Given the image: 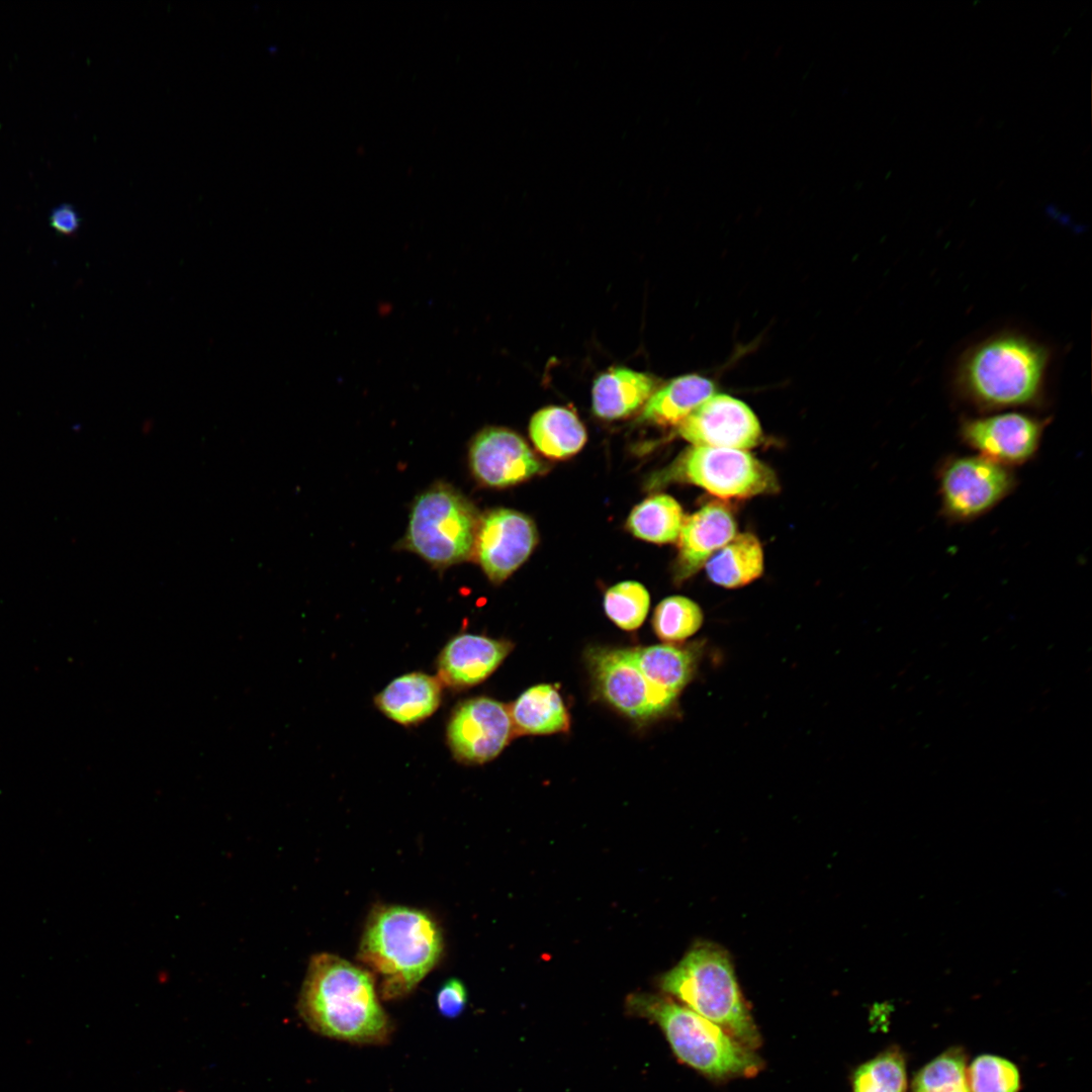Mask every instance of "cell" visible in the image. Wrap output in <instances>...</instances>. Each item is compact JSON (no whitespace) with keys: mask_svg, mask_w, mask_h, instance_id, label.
Masks as SVG:
<instances>
[{"mask_svg":"<svg viewBox=\"0 0 1092 1092\" xmlns=\"http://www.w3.org/2000/svg\"><path fill=\"white\" fill-rule=\"evenodd\" d=\"M1051 349L1026 333L996 332L967 348L951 378L956 398L975 414L1036 410L1046 400Z\"/></svg>","mask_w":1092,"mask_h":1092,"instance_id":"cell-1","label":"cell"},{"mask_svg":"<svg viewBox=\"0 0 1092 1092\" xmlns=\"http://www.w3.org/2000/svg\"><path fill=\"white\" fill-rule=\"evenodd\" d=\"M298 1003L306 1024L331 1038L378 1044L391 1033L373 975L336 954L312 957Z\"/></svg>","mask_w":1092,"mask_h":1092,"instance_id":"cell-2","label":"cell"},{"mask_svg":"<svg viewBox=\"0 0 1092 1092\" xmlns=\"http://www.w3.org/2000/svg\"><path fill=\"white\" fill-rule=\"evenodd\" d=\"M443 949L441 931L425 912L404 906H379L366 923L358 960L380 979L385 1000L411 993L434 969Z\"/></svg>","mask_w":1092,"mask_h":1092,"instance_id":"cell-3","label":"cell"},{"mask_svg":"<svg viewBox=\"0 0 1092 1092\" xmlns=\"http://www.w3.org/2000/svg\"><path fill=\"white\" fill-rule=\"evenodd\" d=\"M663 992L720 1026L749 1050L760 1044V1035L739 989L732 962L721 946L696 943L659 980Z\"/></svg>","mask_w":1092,"mask_h":1092,"instance_id":"cell-4","label":"cell"},{"mask_svg":"<svg viewBox=\"0 0 1092 1092\" xmlns=\"http://www.w3.org/2000/svg\"><path fill=\"white\" fill-rule=\"evenodd\" d=\"M631 1013L654 1021L679 1061L712 1079L751 1076L760 1069L752 1050L717 1024L665 996H629Z\"/></svg>","mask_w":1092,"mask_h":1092,"instance_id":"cell-5","label":"cell"},{"mask_svg":"<svg viewBox=\"0 0 1092 1092\" xmlns=\"http://www.w3.org/2000/svg\"><path fill=\"white\" fill-rule=\"evenodd\" d=\"M478 522L465 495L438 480L414 498L396 549L414 553L442 571L472 558Z\"/></svg>","mask_w":1092,"mask_h":1092,"instance_id":"cell-6","label":"cell"},{"mask_svg":"<svg viewBox=\"0 0 1092 1092\" xmlns=\"http://www.w3.org/2000/svg\"><path fill=\"white\" fill-rule=\"evenodd\" d=\"M940 515L949 523L974 522L1005 500L1017 487L1012 468L979 454H954L936 468Z\"/></svg>","mask_w":1092,"mask_h":1092,"instance_id":"cell-7","label":"cell"},{"mask_svg":"<svg viewBox=\"0 0 1092 1092\" xmlns=\"http://www.w3.org/2000/svg\"><path fill=\"white\" fill-rule=\"evenodd\" d=\"M1051 422L1050 416L1021 411L965 415L958 436L976 454L1013 469L1036 456Z\"/></svg>","mask_w":1092,"mask_h":1092,"instance_id":"cell-8","label":"cell"},{"mask_svg":"<svg viewBox=\"0 0 1092 1092\" xmlns=\"http://www.w3.org/2000/svg\"><path fill=\"white\" fill-rule=\"evenodd\" d=\"M677 470L686 481L721 498H747L779 489L775 471L744 450L693 446Z\"/></svg>","mask_w":1092,"mask_h":1092,"instance_id":"cell-9","label":"cell"},{"mask_svg":"<svg viewBox=\"0 0 1092 1092\" xmlns=\"http://www.w3.org/2000/svg\"><path fill=\"white\" fill-rule=\"evenodd\" d=\"M586 661L600 696L629 718L652 720L673 706L646 680L632 648H592Z\"/></svg>","mask_w":1092,"mask_h":1092,"instance_id":"cell-10","label":"cell"},{"mask_svg":"<svg viewBox=\"0 0 1092 1092\" xmlns=\"http://www.w3.org/2000/svg\"><path fill=\"white\" fill-rule=\"evenodd\" d=\"M513 735L509 707L487 697L460 703L447 727V741L453 756L467 764H481L495 758Z\"/></svg>","mask_w":1092,"mask_h":1092,"instance_id":"cell-11","label":"cell"},{"mask_svg":"<svg viewBox=\"0 0 1092 1092\" xmlns=\"http://www.w3.org/2000/svg\"><path fill=\"white\" fill-rule=\"evenodd\" d=\"M537 541V528L528 516L494 509L479 518L472 558L492 583H502L530 557Z\"/></svg>","mask_w":1092,"mask_h":1092,"instance_id":"cell-12","label":"cell"},{"mask_svg":"<svg viewBox=\"0 0 1092 1092\" xmlns=\"http://www.w3.org/2000/svg\"><path fill=\"white\" fill-rule=\"evenodd\" d=\"M679 436L693 446L747 451L760 442L762 431L753 411L729 394L715 393L678 426Z\"/></svg>","mask_w":1092,"mask_h":1092,"instance_id":"cell-13","label":"cell"},{"mask_svg":"<svg viewBox=\"0 0 1092 1092\" xmlns=\"http://www.w3.org/2000/svg\"><path fill=\"white\" fill-rule=\"evenodd\" d=\"M469 469L484 486L503 488L523 482L544 470V465L516 432L486 427L470 441Z\"/></svg>","mask_w":1092,"mask_h":1092,"instance_id":"cell-14","label":"cell"},{"mask_svg":"<svg viewBox=\"0 0 1092 1092\" xmlns=\"http://www.w3.org/2000/svg\"><path fill=\"white\" fill-rule=\"evenodd\" d=\"M512 649L513 644L508 640L467 633L457 635L439 655L437 677L452 689L473 687L486 679Z\"/></svg>","mask_w":1092,"mask_h":1092,"instance_id":"cell-15","label":"cell"},{"mask_svg":"<svg viewBox=\"0 0 1092 1092\" xmlns=\"http://www.w3.org/2000/svg\"><path fill=\"white\" fill-rule=\"evenodd\" d=\"M736 534L732 512L720 503H709L685 518L677 539L676 580L682 581L698 572Z\"/></svg>","mask_w":1092,"mask_h":1092,"instance_id":"cell-16","label":"cell"},{"mask_svg":"<svg viewBox=\"0 0 1092 1092\" xmlns=\"http://www.w3.org/2000/svg\"><path fill=\"white\" fill-rule=\"evenodd\" d=\"M632 650L636 664L649 685L673 705L695 674L699 662L696 647L666 643Z\"/></svg>","mask_w":1092,"mask_h":1092,"instance_id":"cell-17","label":"cell"},{"mask_svg":"<svg viewBox=\"0 0 1092 1092\" xmlns=\"http://www.w3.org/2000/svg\"><path fill=\"white\" fill-rule=\"evenodd\" d=\"M441 698L442 684L437 676L410 672L389 682L375 697V705L392 721L412 725L430 717Z\"/></svg>","mask_w":1092,"mask_h":1092,"instance_id":"cell-18","label":"cell"},{"mask_svg":"<svg viewBox=\"0 0 1092 1092\" xmlns=\"http://www.w3.org/2000/svg\"><path fill=\"white\" fill-rule=\"evenodd\" d=\"M654 390V380L646 373L626 367L601 374L593 385V412L603 420L629 417L639 410Z\"/></svg>","mask_w":1092,"mask_h":1092,"instance_id":"cell-19","label":"cell"},{"mask_svg":"<svg viewBox=\"0 0 1092 1092\" xmlns=\"http://www.w3.org/2000/svg\"><path fill=\"white\" fill-rule=\"evenodd\" d=\"M509 709L515 735H548L569 729L568 711L550 684L529 688Z\"/></svg>","mask_w":1092,"mask_h":1092,"instance_id":"cell-20","label":"cell"},{"mask_svg":"<svg viewBox=\"0 0 1092 1092\" xmlns=\"http://www.w3.org/2000/svg\"><path fill=\"white\" fill-rule=\"evenodd\" d=\"M715 390L713 381L698 374L674 378L652 393L644 405L642 420L658 426H678Z\"/></svg>","mask_w":1092,"mask_h":1092,"instance_id":"cell-21","label":"cell"},{"mask_svg":"<svg viewBox=\"0 0 1092 1092\" xmlns=\"http://www.w3.org/2000/svg\"><path fill=\"white\" fill-rule=\"evenodd\" d=\"M705 567L709 579L717 585L725 588L744 586L763 573L761 543L752 533L736 534L708 559Z\"/></svg>","mask_w":1092,"mask_h":1092,"instance_id":"cell-22","label":"cell"},{"mask_svg":"<svg viewBox=\"0 0 1092 1092\" xmlns=\"http://www.w3.org/2000/svg\"><path fill=\"white\" fill-rule=\"evenodd\" d=\"M529 433L536 449L551 459H566L584 446L587 434L572 411L563 406H546L533 415Z\"/></svg>","mask_w":1092,"mask_h":1092,"instance_id":"cell-23","label":"cell"},{"mask_svg":"<svg viewBox=\"0 0 1092 1092\" xmlns=\"http://www.w3.org/2000/svg\"><path fill=\"white\" fill-rule=\"evenodd\" d=\"M684 521V511L678 502L662 493L652 495L637 505L630 513L626 525L628 530L641 540L666 544L677 541Z\"/></svg>","mask_w":1092,"mask_h":1092,"instance_id":"cell-24","label":"cell"},{"mask_svg":"<svg viewBox=\"0 0 1092 1092\" xmlns=\"http://www.w3.org/2000/svg\"><path fill=\"white\" fill-rule=\"evenodd\" d=\"M853 1092H907L906 1059L892 1046L860 1065L852 1075Z\"/></svg>","mask_w":1092,"mask_h":1092,"instance_id":"cell-25","label":"cell"},{"mask_svg":"<svg viewBox=\"0 0 1092 1092\" xmlns=\"http://www.w3.org/2000/svg\"><path fill=\"white\" fill-rule=\"evenodd\" d=\"M967 1060L962 1046L949 1048L915 1074L912 1092H969Z\"/></svg>","mask_w":1092,"mask_h":1092,"instance_id":"cell-26","label":"cell"},{"mask_svg":"<svg viewBox=\"0 0 1092 1092\" xmlns=\"http://www.w3.org/2000/svg\"><path fill=\"white\" fill-rule=\"evenodd\" d=\"M703 621V611L695 601L684 596H670L656 606L652 627L659 639L679 642L696 634Z\"/></svg>","mask_w":1092,"mask_h":1092,"instance_id":"cell-27","label":"cell"},{"mask_svg":"<svg viewBox=\"0 0 1092 1092\" xmlns=\"http://www.w3.org/2000/svg\"><path fill=\"white\" fill-rule=\"evenodd\" d=\"M604 610L609 619L625 631L639 628L649 611L647 588L634 580L621 581L607 589Z\"/></svg>","mask_w":1092,"mask_h":1092,"instance_id":"cell-28","label":"cell"},{"mask_svg":"<svg viewBox=\"0 0 1092 1092\" xmlns=\"http://www.w3.org/2000/svg\"><path fill=\"white\" fill-rule=\"evenodd\" d=\"M969 1092H1019L1017 1066L995 1055H981L967 1067Z\"/></svg>","mask_w":1092,"mask_h":1092,"instance_id":"cell-29","label":"cell"},{"mask_svg":"<svg viewBox=\"0 0 1092 1092\" xmlns=\"http://www.w3.org/2000/svg\"><path fill=\"white\" fill-rule=\"evenodd\" d=\"M467 1002L464 985L457 979H450L443 984L437 994L439 1012L447 1018L457 1017Z\"/></svg>","mask_w":1092,"mask_h":1092,"instance_id":"cell-30","label":"cell"},{"mask_svg":"<svg viewBox=\"0 0 1092 1092\" xmlns=\"http://www.w3.org/2000/svg\"><path fill=\"white\" fill-rule=\"evenodd\" d=\"M49 222L58 235L73 236L81 226V216L73 204L61 203L51 210Z\"/></svg>","mask_w":1092,"mask_h":1092,"instance_id":"cell-31","label":"cell"}]
</instances>
